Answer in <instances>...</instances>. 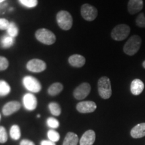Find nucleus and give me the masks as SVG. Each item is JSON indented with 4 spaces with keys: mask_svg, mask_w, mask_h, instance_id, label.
I'll use <instances>...</instances> for the list:
<instances>
[{
    "mask_svg": "<svg viewBox=\"0 0 145 145\" xmlns=\"http://www.w3.org/2000/svg\"><path fill=\"white\" fill-rule=\"evenodd\" d=\"M142 40L138 35H133L128 40L124 46V52L129 56H133L137 54L141 46Z\"/></svg>",
    "mask_w": 145,
    "mask_h": 145,
    "instance_id": "1",
    "label": "nucleus"
},
{
    "mask_svg": "<svg viewBox=\"0 0 145 145\" xmlns=\"http://www.w3.org/2000/svg\"><path fill=\"white\" fill-rule=\"evenodd\" d=\"M99 95L101 98L107 99H109L112 95V86L110 79L108 77H101L97 83Z\"/></svg>",
    "mask_w": 145,
    "mask_h": 145,
    "instance_id": "2",
    "label": "nucleus"
},
{
    "mask_svg": "<svg viewBox=\"0 0 145 145\" xmlns=\"http://www.w3.org/2000/svg\"><path fill=\"white\" fill-rule=\"evenodd\" d=\"M35 36L39 42L46 45H51L56 41L55 34L46 28L39 29L36 32Z\"/></svg>",
    "mask_w": 145,
    "mask_h": 145,
    "instance_id": "3",
    "label": "nucleus"
},
{
    "mask_svg": "<svg viewBox=\"0 0 145 145\" xmlns=\"http://www.w3.org/2000/svg\"><path fill=\"white\" fill-rule=\"evenodd\" d=\"M57 22L59 26L63 30H69L72 26V18L69 12L61 10L57 14Z\"/></svg>",
    "mask_w": 145,
    "mask_h": 145,
    "instance_id": "4",
    "label": "nucleus"
},
{
    "mask_svg": "<svg viewBox=\"0 0 145 145\" xmlns=\"http://www.w3.org/2000/svg\"><path fill=\"white\" fill-rule=\"evenodd\" d=\"M130 32V28L126 24L116 26L111 32V36L114 40L122 41L128 37Z\"/></svg>",
    "mask_w": 145,
    "mask_h": 145,
    "instance_id": "5",
    "label": "nucleus"
},
{
    "mask_svg": "<svg viewBox=\"0 0 145 145\" xmlns=\"http://www.w3.org/2000/svg\"><path fill=\"white\" fill-rule=\"evenodd\" d=\"M81 14L83 19L86 21L91 22L97 18L98 12L93 5L89 3H85L81 8Z\"/></svg>",
    "mask_w": 145,
    "mask_h": 145,
    "instance_id": "6",
    "label": "nucleus"
},
{
    "mask_svg": "<svg viewBox=\"0 0 145 145\" xmlns=\"http://www.w3.org/2000/svg\"><path fill=\"white\" fill-rule=\"evenodd\" d=\"M23 84L27 90L32 93H39L42 89L39 81L32 76H26L24 77Z\"/></svg>",
    "mask_w": 145,
    "mask_h": 145,
    "instance_id": "7",
    "label": "nucleus"
},
{
    "mask_svg": "<svg viewBox=\"0 0 145 145\" xmlns=\"http://www.w3.org/2000/svg\"><path fill=\"white\" fill-rule=\"evenodd\" d=\"M91 86L88 83H83L77 86L73 91V96L76 99L81 100L85 99L89 94Z\"/></svg>",
    "mask_w": 145,
    "mask_h": 145,
    "instance_id": "8",
    "label": "nucleus"
},
{
    "mask_svg": "<svg viewBox=\"0 0 145 145\" xmlns=\"http://www.w3.org/2000/svg\"><path fill=\"white\" fill-rule=\"evenodd\" d=\"M27 69L33 72H40L46 69V64L42 60L34 59L29 61L26 64Z\"/></svg>",
    "mask_w": 145,
    "mask_h": 145,
    "instance_id": "9",
    "label": "nucleus"
},
{
    "mask_svg": "<svg viewBox=\"0 0 145 145\" xmlns=\"http://www.w3.org/2000/svg\"><path fill=\"white\" fill-rule=\"evenodd\" d=\"M76 108L77 111L80 113H92L97 108V105L93 101H84L78 103Z\"/></svg>",
    "mask_w": 145,
    "mask_h": 145,
    "instance_id": "10",
    "label": "nucleus"
},
{
    "mask_svg": "<svg viewBox=\"0 0 145 145\" xmlns=\"http://www.w3.org/2000/svg\"><path fill=\"white\" fill-rule=\"evenodd\" d=\"M21 108V104L19 101H11L5 104L2 108L3 114L5 116L12 115L18 112Z\"/></svg>",
    "mask_w": 145,
    "mask_h": 145,
    "instance_id": "11",
    "label": "nucleus"
},
{
    "mask_svg": "<svg viewBox=\"0 0 145 145\" xmlns=\"http://www.w3.org/2000/svg\"><path fill=\"white\" fill-rule=\"evenodd\" d=\"M24 108L29 111H33L37 107V99L32 93H26L23 97Z\"/></svg>",
    "mask_w": 145,
    "mask_h": 145,
    "instance_id": "12",
    "label": "nucleus"
},
{
    "mask_svg": "<svg viewBox=\"0 0 145 145\" xmlns=\"http://www.w3.org/2000/svg\"><path fill=\"white\" fill-rule=\"evenodd\" d=\"M143 0H129L128 3V11L130 14L138 13L143 9Z\"/></svg>",
    "mask_w": 145,
    "mask_h": 145,
    "instance_id": "13",
    "label": "nucleus"
},
{
    "mask_svg": "<svg viewBox=\"0 0 145 145\" xmlns=\"http://www.w3.org/2000/svg\"><path fill=\"white\" fill-rule=\"evenodd\" d=\"M95 140V133L93 130H89L83 134L79 140L80 145H93Z\"/></svg>",
    "mask_w": 145,
    "mask_h": 145,
    "instance_id": "14",
    "label": "nucleus"
},
{
    "mask_svg": "<svg viewBox=\"0 0 145 145\" xmlns=\"http://www.w3.org/2000/svg\"><path fill=\"white\" fill-rule=\"evenodd\" d=\"M86 61V58L80 54H72L69 58V63L74 67H82Z\"/></svg>",
    "mask_w": 145,
    "mask_h": 145,
    "instance_id": "15",
    "label": "nucleus"
},
{
    "mask_svg": "<svg viewBox=\"0 0 145 145\" xmlns=\"http://www.w3.org/2000/svg\"><path fill=\"white\" fill-rule=\"evenodd\" d=\"M144 84L140 79H136L132 81L130 85V91L131 93L135 95H138L144 90Z\"/></svg>",
    "mask_w": 145,
    "mask_h": 145,
    "instance_id": "16",
    "label": "nucleus"
},
{
    "mask_svg": "<svg viewBox=\"0 0 145 145\" xmlns=\"http://www.w3.org/2000/svg\"><path fill=\"white\" fill-rule=\"evenodd\" d=\"M130 135L134 138H140L145 137V123L137 124L131 130Z\"/></svg>",
    "mask_w": 145,
    "mask_h": 145,
    "instance_id": "17",
    "label": "nucleus"
},
{
    "mask_svg": "<svg viewBox=\"0 0 145 145\" xmlns=\"http://www.w3.org/2000/svg\"><path fill=\"white\" fill-rule=\"evenodd\" d=\"M79 142L78 136L74 132H69L65 136L62 145H77Z\"/></svg>",
    "mask_w": 145,
    "mask_h": 145,
    "instance_id": "18",
    "label": "nucleus"
},
{
    "mask_svg": "<svg viewBox=\"0 0 145 145\" xmlns=\"http://www.w3.org/2000/svg\"><path fill=\"white\" fill-rule=\"evenodd\" d=\"M63 86L61 83H54L52 84L48 89V93L51 96L57 95L62 91Z\"/></svg>",
    "mask_w": 145,
    "mask_h": 145,
    "instance_id": "19",
    "label": "nucleus"
},
{
    "mask_svg": "<svg viewBox=\"0 0 145 145\" xmlns=\"http://www.w3.org/2000/svg\"><path fill=\"white\" fill-rule=\"evenodd\" d=\"M10 137L13 140H17L18 139L20 138L21 137V131L20 128L18 125H13L10 128Z\"/></svg>",
    "mask_w": 145,
    "mask_h": 145,
    "instance_id": "20",
    "label": "nucleus"
},
{
    "mask_svg": "<svg viewBox=\"0 0 145 145\" xmlns=\"http://www.w3.org/2000/svg\"><path fill=\"white\" fill-rule=\"evenodd\" d=\"M48 108L52 115L54 116H59L61 114V108L59 104L56 102H51L48 104Z\"/></svg>",
    "mask_w": 145,
    "mask_h": 145,
    "instance_id": "21",
    "label": "nucleus"
},
{
    "mask_svg": "<svg viewBox=\"0 0 145 145\" xmlns=\"http://www.w3.org/2000/svg\"><path fill=\"white\" fill-rule=\"evenodd\" d=\"M10 85L6 81L0 80V96H5L10 93Z\"/></svg>",
    "mask_w": 145,
    "mask_h": 145,
    "instance_id": "22",
    "label": "nucleus"
},
{
    "mask_svg": "<svg viewBox=\"0 0 145 145\" xmlns=\"http://www.w3.org/2000/svg\"><path fill=\"white\" fill-rule=\"evenodd\" d=\"M1 46H2L3 48H10V47L12 46L14 43V38L10 36H3L2 39H1Z\"/></svg>",
    "mask_w": 145,
    "mask_h": 145,
    "instance_id": "23",
    "label": "nucleus"
},
{
    "mask_svg": "<svg viewBox=\"0 0 145 145\" xmlns=\"http://www.w3.org/2000/svg\"><path fill=\"white\" fill-rule=\"evenodd\" d=\"M7 31H8V34L9 36L14 38V37H16V36H18V26H16V24L15 23L10 22L8 29H7Z\"/></svg>",
    "mask_w": 145,
    "mask_h": 145,
    "instance_id": "24",
    "label": "nucleus"
},
{
    "mask_svg": "<svg viewBox=\"0 0 145 145\" xmlns=\"http://www.w3.org/2000/svg\"><path fill=\"white\" fill-rule=\"evenodd\" d=\"M47 136H48L49 140L52 141V142H56L59 140L60 139V135L59 133L54 130H49L47 132Z\"/></svg>",
    "mask_w": 145,
    "mask_h": 145,
    "instance_id": "25",
    "label": "nucleus"
},
{
    "mask_svg": "<svg viewBox=\"0 0 145 145\" xmlns=\"http://www.w3.org/2000/svg\"><path fill=\"white\" fill-rule=\"evenodd\" d=\"M47 126L51 128H57L59 126V122L58 120L54 118L50 117L46 120Z\"/></svg>",
    "mask_w": 145,
    "mask_h": 145,
    "instance_id": "26",
    "label": "nucleus"
},
{
    "mask_svg": "<svg viewBox=\"0 0 145 145\" xmlns=\"http://www.w3.org/2000/svg\"><path fill=\"white\" fill-rule=\"evenodd\" d=\"M20 2L27 8H34L38 5V0H19Z\"/></svg>",
    "mask_w": 145,
    "mask_h": 145,
    "instance_id": "27",
    "label": "nucleus"
},
{
    "mask_svg": "<svg viewBox=\"0 0 145 145\" xmlns=\"http://www.w3.org/2000/svg\"><path fill=\"white\" fill-rule=\"evenodd\" d=\"M136 24L140 28H145V16L144 13L139 14L136 19Z\"/></svg>",
    "mask_w": 145,
    "mask_h": 145,
    "instance_id": "28",
    "label": "nucleus"
},
{
    "mask_svg": "<svg viewBox=\"0 0 145 145\" xmlns=\"http://www.w3.org/2000/svg\"><path fill=\"white\" fill-rule=\"evenodd\" d=\"M8 133L3 126H0V143H5L8 140Z\"/></svg>",
    "mask_w": 145,
    "mask_h": 145,
    "instance_id": "29",
    "label": "nucleus"
},
{
    "mask_svg": "<svg viewBox=\"0 0 145 145\" xmlns=\"http://www.w3.org/2000/svg\"><path fill=\"white\" fill-rule=\"evenodd\" d=\"M8 66V60L4 57H1L0 56V71H4L7 69Z\"/></svg>",
    "mask_w": 145,
    "mask_h": 145,
    "instance_id": "30",
    "label": "nucleus"
},
{
    "mask_svg": "<svg viewBox=\"0 0 145 145\" xmlns=\"http://www.w3.org/2000/svg\"><path fill=\"white\" fill-rule=\"evenodd\" d=\"M10 23L8 20L5 18H0V30H7L8 28Z\"/></svg>",
    "mask_w": 145,
    "mask_h": 145,
    "instance_id": "31",
    "label": "nucleus"
},
{
    "mask_svg": "<svg viewBox=\"0 0 145 145\" xmlns=\"http://www.w3.org/2000/svg\"><path fill=\"white\" fill-rule=\"evenodd\" d=\"M20 145H35L34 142L28 140V139H23L22 140H21Z\"/></svg>",
    "mask_w": 145,
    "mask_h": 145,
    "instance_id": "32",
    "label": "nucleus"
},
{
    "mask_svg": "<svg viewBox=\"0 0 145 145\" xmlns=\"http://www.w3.org/2000/svg\"><path fill=\"white\" fill-rule=\"evenodd\" d=\"M40 145H56L55 142L50 140H42L41 141Z\"/></svg>",
    "mask_w": 145,
    "mask_h": 145,
    "instance_id": "33",
    "label": "nucleus"
},
{
    "mask_svg": "<svg viewBox=\"0 0 145 145\" xmlns=\"http://www.w3.org/2000/svg\"><path fill=\"white\" fill-rule=\"evenodd\" d=\"M142 67L145 69V61H143V63H142Z\"/></svg>",
    "mask_w": 145,
    "mask_h": 145,
    "instance_id": "34",
    "label": "nucleus"
},
{
    "mask_svg": "<svg viewBox=\"0 0 145 145\" xmlns=\"http://www.w3.org/2000/svg\"><path fill=\"white\" fill-rule=\"evenodd\" d=\"M37 117H38V118H40V114H38Z\"/></svg>",
    "mask_w": 145,
    "mask_h": 145,
    "instance_id": "35",
    "label": "nucleus"
},
{
    "mask_svg": "<svg viewBox=\"0 0 145 145\" xmlns=\"http://www.w3.org/2000/svg\"><path fill=\"white\" fill-rule=\"evenodd\" d=\"M5 1V0H0V3L2 2V1Z\"/></svg>",
    "mask_w": 145,
    "mask_h": 145,
    "instance_id": "36",
    "label": "nucleus"
},
{
    "mask_svg": "<svg viewBox=\"0 0 145 145\" xmlns=\"http://www.w3.org/2000/svg\"><path fill=\"white\" fill-rule=\"evenodd\" d=\"M0 118H1V116H0Z\"/></svg>",
    "mask_w": 145,
    "mask_h": 145,
    "instance_id": "37",
    "label": "nucleus"
}]
</instances>
